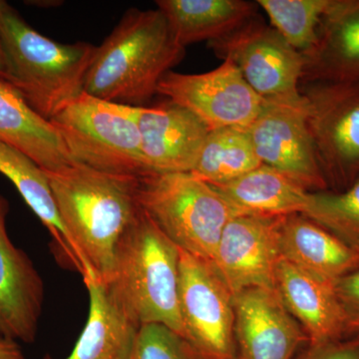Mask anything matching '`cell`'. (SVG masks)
<instances>
[{
	"mask_svg": "<svg viewBox=\"0 0 359 359\" xmlns=\"http://www.w3.org/2000/svg\"><path fill=\"white\" fill-rule=\"evenodd\" d=\"M183 337L202 359H236L235 309L230 290L211 264L180 249Z\"/></svg>",
	"mask_w": 359,
	"mask_h": 359,
	"instance_id": "9",
	"label": "cell"
},
{
	"mask_svg": "<svg viewBox=\"0 0 359 359\" xmlns=\"http://www.w3.org/2000/svg\"><path fill=\"white\" fill-rule=\"evenodd\" d=\"M283 259L325 282L334 283L359 269V256L339 238L302 214L283 218Z\"/></svg>",
	"mask_w": 359,
	"mask_h": 359,
	"instance_id": "18",
	"label": "cell"
},
{
	"mask_svg": "<svg viewBox=\"0 0 359 359\" xmlns=\"http://www.w3.org/2000/svg\"><path fill=\"white\" fill-rule=\"evenodd\" d=\"M0 173L13 182L26 204L50 233L53 252L59 262L78 271L83 280L91 278L61 221L43 170L18 149L0 142Z\"/></svg>",
	"mask_w": 359,
	"mask_h": 359,
	"instance_id": "20",
	"label": "cell"
},
{
	"mask_svg": "<svg viewBox=\"0 0 359 359\" xmlns=\"http://www.w3.org/2000/svg\"><path fill=\"white\" fill-rule=\"evenodd\" d=\"M302 84L358 82L359 0H332L318 41L304 54Z\"/></svg>",
	"mask_w": 359,
	"mask_h": 359,
	"instance_id": "17",
	"label": "cell"
},
{
	"mask_svg": "<svg viewBox=\"0 0 359 359\" xmlns=\"http://www.w3.org/2000/svg\"><path fill=\"white\" fill-rule=\"evenodd\" d=\"M172 32L182 46L216 41L257 14V1L245 0H159Z\"/></svg>",
	"mask_w": 359,
	"mask_h": 359,
	"instance_id": "22",
	"label": "cell"
},
{
	"mask_svg": "<svg viewBox=\"0 0 359 359\" xmlns=\"http://www.w3.org/2000/svg\"><path fill=\"white\" fill-rule=\"evenodd\" d=\"M45 174L61 221L85 266L106 282L118 245L139 211L138 177L104 173L77 163Z\"/></svg>",
	"mask_w": 359,
	"mask_h": 359,
	"instance_id": "1",
	"label": "cell"
},
{
	"mask_svg": "<svg viewBox=\"0 0 359 359\" xmlns=\"http://www.w3.org/2000/svg\"><path fill=\"white\" fill-rule=\"evenodd\" d=\"M0 80L9 82L8 65H7L6 54L1 35H0Z\"/></svg>",
	"mask_w": 359,
	"mask_h": 359,
	"instance_id": "31",
	"label": "cell"
},
{
	"mask_svg": "<svg viewBox=\"0 0 359 359\" xmlns=\"http://www.w3.org/2000/svg\"><path fill=\"white\" fill-rule=\"evenodd\" d=\"M179 282V248L139 207L103 283L138 327L160 323L183 337Z\"/></svg>",
	"mask_w": 359,
	"mask_h": 359,
	"instance_id": "3",
	"label": "cell"
},
{
	"mask_svg": "<svg viewBox=\"0 0 359 359\" xmlns=\"http://www.w3.org/2000/svg\"><path fill=\"white\" fill-rule=\"evenodd\" d=\"M304 216L332 233L359 256V179L340 192L311 193Z\"/></svg>",
	"mask_w": 359,
	"mask_h": 359,
	"instance_id": "26",
	"label": "cell"
},
{
	"mask_svg": "<svg viewBox=\"0 0 359 359\" xmlns=\"http://www.w3.org/2000/svg\"><path fill=\"white\" fill-rule=\"evenodd\" d=\"M283 217L242 214L224 226L212 266L233 295L255 287L276 289Z\"/></svg>",
	"mask_w": 359,
	"mask_h": 359,
	"instance_id": "12",
	"label": "cell"
},
{
	"mask_svg": "<svg viewBox=\"0 0 359 359\" xmlns=\"http://www.w3.org/2000/svg\"><path fill=\"white\" fill-rule=\"evenodd\" d=\"M157 93L190 111L210 131L248 128L266 103L230 59H224L216 69L201 74L169 71L160 80Z\"/></svg>",
	"mask_w": 359,
	"mask_h": 359,
	"instance_id": "10",
	"label": "cell"
},
{
	"mask_svg": "<svg viewBox=\"0 0 359 359\" xmlns=\"http://www.w3.org/2000/svg\"><path fill=\"white\" fill-rule=\"evenodd\" d=\"M0 359H25L18 341L0 337Z\"/></svg>",
	"mask_w": 359,
	"mask_h": 359,
	"instance_id": "30",
	"label": "cell"
},
{
	"mask_svg": "<svg viewBox=\"0 0 359 359\" xmlns=\"http://www.w3.org/2000/svg\"><path fill=\"white\" fill-rule=\"evenodd\" d=\"M0 35L8 83L45 119H52L83 93L96 50L93 44L53 41L37 32L4 0H0Z\"/></svg>",
	"mask_w": 359,
	"mask_h": 359,
	"instance_id": "4",
	"label": "cell"
},
{
	"mask_svg": "<svg viewBox=\"0 0 359 359\" xmlns=\"http://www.w3.org/2000/svg\"><path fill=\"white\" fill-rule=\"evenodd\" d=\"M49 121L74 163L104 173L147 174L134 106L83 92Z\"/></svg>",
	"mask_w": 359,
	"mask_h": 359,
	"instance_id": "6",
	"label": "cell"
},
{
	"mask_svg": "<svg viewBox=\"0 0 359 359\" xmlns=\"http://www.w3.org/2000/svg\"><path fill=\"white\" fill-rule=\"evenodd\" d=\"M212 187L243 214L302 215L311 198V192L266 165L230 183Z\"/></svg>",
	"mask_w": 359,
	"mask_h": 359,
	"instance_id": "23",
	"label": "cell"
},
{
	"mask_svg": "<svg viewBox=\"0 0 359 359\" xmlns=\"http://www.w3.org/2000/svg\"><path fill=\"white\" fill-rule=\"evenodd\" d=\"M131 359H202L182 335L160 323L141 325Z\"/></svg>",
	"mask_w": 359,
	"mask_h": 359,
	"instance_id": "27",
	"label": "cell"
},
{
	"mask_svg": "<svg viewBox=\"0 0 359 359\" xmlns=\"http://www.w3.org/2000/svg\"><path fill=\"white\" fill-rule=\"evenodd\" d=\"M147 173H191L210 130L190 111L172 103L136 107Z\"/></svg>",
	"mask_w": 359,
	"mask_h": 359,
	"instance_id": "14",
	"label": "cell"
},
{
	"mask_svg": "<svg viewBox=\"0 0 359 359\" xmlns=\"http://www.w3.org/2000/svg\"><path fill=\"white\" fill-rule=\"evenodd\" d=\"M236 359H294L308 337L276 289L233 294Z\"/></svg>",
	"mask_w": 359,
	"mask_h": 359,
	"instance_id": "13",
	"label": "cell"
},
{
	"mask_svg": "<svg viewBox=\"0 0 359 359\" xmlns=\"http://www.w3.org/2000/svg\"><path fill=\"white\" fill-rule=\"evenodd\" d=\"M271 25L302 55L313 48L332 0H257Z\"/></svg>",
	"mask_w": 359,
	"mask_h": 359,
	"instance_id": "25",
	"label": "cell"
},
{
	"mask_svg": "<svg viewBox=\"0 0 359 359\" xmlns=\"http://www.w3.org/2000/svg\"><path fill=\"white\" fill-rule=\"evenodd\" d=\"M218 57L230 59L250 88L266 102L302 104L304 58L259 13L226 35L210 42Z\"/></svg>",
	"mask_w": 359,
	"mask_h": 359,
	"instance_id": "8",
	"label": "cell"
},
{
	"mask_svg": "<svg viewBox=\"0 0 359 359\" xmlns=\"http://www.w3.org/2000/svg\"><path fill=\"white\" fill-rule=\"evenodd\" d=\"M84 283L89 294L88 318L65 359H131L140 327L120 308L102 280L92 278Z\"/></svg>",
	"mask_w": 359,
	"mask_h": 359,
	"instance_id": "21",
	"label": "cell"
},
{
	"mask_svg": "<svg viewBox=\"0 0 359 359\" xmlns=\"http://www.w3.org/2000/svg\"><path fill=\"white\" fill-rule=\"evenodd\" d=\"M308 124L328 189L346 190L359 179V83L301 85Z\"/></svg>",
	"mask_w": 359,
	"mask_h": 359,
	"instance_id": "7",
	"label": "cell"
},
{
	"mask_svg": "<svg viewBox=\"0 0 359 359\" xmlns=\"http://www.w3.org/2000/svg\"><path fill=\"white\" fill-rule=\"evenodd\" d=\"M294 359H359V334L325 344H309Z\"/></svg>",
	"mask_w": 359,
	"mask_h": 359,
	"instance_id": "29",
	"label": "cell"
},
{
	"mask_svg": "<svg viewBox=\"0 0 359 359\" xmlns=\"http://www.w3.org/2000/svg\"><path fill=\"white\" fill-rule=\"evenodd\" d=\"M8 211V202L0 196V335L32 344L39 332L43 282L32 259L9 238Z\"/></svg>",
	"mask_w": 359,
	"mask_h": 359,
	"instance_id": "15",
	"label": "cell"
},
{
	"mask_svg": "<svg viewBox=\"0 0 359 359\" xmlns=\"http://www.w3.org/2000/svg\"><path fill=\"white\" fill-rule=\"evenodd\" d=\"M0 142L18 149L45 172L74 164L49 120L30 107L13 85L0 80Z\"/></svg>",
	"mask_w": 359,
	"mask_h": 359,
	"instance_id": "19",
	"label": "cell"
},
{
	"mask_svg": "<svg viewBox=\"0 0 359 359\" xmlns=\"http://www.w3.org/2000/svg\"><path fill=\"white\" fill-rule=\"evenodd\" d=\"M137 202L179 249L212 263L224 226L243 212L191 173H150L137 180Z\"/></svg>",
	"mask_w": 359,
	"mask_h": 359,
	"instance_id": "5",
	"label": "cell"
},
{
	"mask_svg": "<svg viewBox=\"0 0 359 359\" xmlns=\"http://www.w3.org/2000/svg\"><path fill=\"white\" fill-rule=\"evenodd\" d=\"M184 54L185 47L159 9H129L96 46L84 92L109 102L140 107L157 93L160 80Z\"/></svg>",
	"mask_w": 359,
	"mask_h": 359,
	"instance_id": "2",
	"label": "cell"
},
{
	"mask_svg": "<svg viewBox=\"0 0 359 359\" xmlns=\"http://www.w3.org/2000/svg\"><path fill=\"white\" fill-rule=\"evenodd\" d=\"M276 290L304 330L309 344L335 341L351 334L334 283L309 275L282 259L276 269Z\"/></svg>",
	"mask_w": 359,
	"mask_h": 359,
	"instance_id": "16",
	"label": "cell"
},
{
	"mask_svg": "<svg viewBox=\"0 0 359 359\" xmlns=\"http://www.w3.org/2000/svg\"><path fill=\"white\" fill-rule=\"evenodd\" d=\"M247 131L262 164L308 192L328 190L309 128L306 99L302 104L264 103Z\"/></svg>",
	"mask_w": 359,
	"mask_h": 359,
	"instance_id": "11",
	"label": "cell"
},
{
	"mask_svg": "<svg viewBox=\"0 0 359 359\" xmlns=\"http://www.w3.org/2000/svg\"><path fill=\"white\" fill-rule=\"evenodd\" d=\"M334 287L349 330L359 334V269L337 280Z\"/></svg>",
	"mask_w": 359,
	"mask_h": 359,
	"instance_id": "28",
	"label": "cell"
},
{
	"mask_svg": "<svg viewBox=\"0 0 359 359\" xmlns=\"http://www.w3.org/2000/svg\"><path fill=\"white\" fill-rule=\"evenodd\" d=\"M247 128L212 130L191 174L211 186L235 181L261 166Z\"/></svg>",
	"mask_w": 359,
	"mask_h": 359,
	"instance_id": "24",
	"label": "cell"
}]
</instances>
